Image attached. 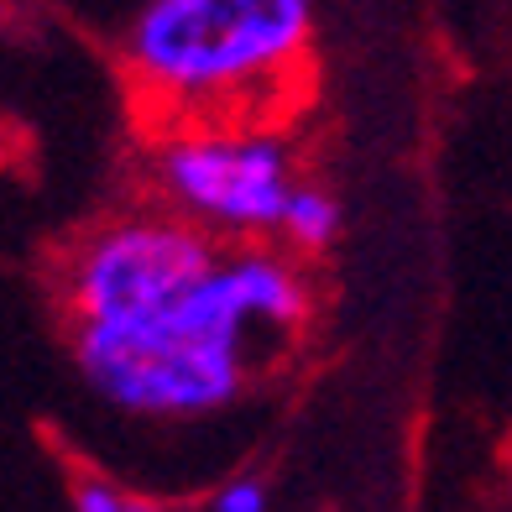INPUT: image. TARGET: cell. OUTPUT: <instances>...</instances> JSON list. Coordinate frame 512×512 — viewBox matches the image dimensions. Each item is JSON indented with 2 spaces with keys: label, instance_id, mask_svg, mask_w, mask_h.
<instances>
[{
  "label": "cell",
  "instance_id": "6da1fadb",
  "mask_svg": "<svg viewBox=\"0 0 512 512\" xmlns=\"http://www.w3.org/2000/svg\"><path fill=\"white\" fill-rule=\"evenodd\" d=\"M288 246H220L215 267L168 309L121 324H68L95 398L131 418H204L241 398L267 345L309 330L314 288Z\"/></svg>",
  "mask_w": 512,
  "mask_h": 512
},
{
  "label": "cell",
  "instance_id": "7a4b0ae2",
  "mask_svg": "<svg viewBox=\"0 0 512 512\" xmlns=\"http://www.w3.org/2000/svg\"><path fill=\"white\" fill-rule=\"evenodd\" d=\"M314 68V0H142L126 74L157 121H288Z\"/></svg>",
  "mask_w": 512,
  "mask_h": 512
},
{
  "label": "cell",
  "instance_id": "3957f363",
  "mask_svg": "<svg viewBox=\"0 0 512 512\" xmlns=\"http://www.w3.org/2000/svg\"><path fill=\"white\" fill-rule=\"evenodd\" d=\"M304 178L288 121L272 115H209L157 121L147 142L152 199L199 225L220 246L277 236L283 204Z\"/></svg>",
  "mask_w": 512,
  "mask_h": 512
},
{
  "label": "cell",
  "instance_id": "277c9868",
  "mask_svg": "<svg viewBox=\"0 0 512 512\" xmlns=\"http://www.w3.org/2000/svg\"><path fill=\"white\" fill-rule=\"evenodd\" d=\"M220 241L173 215L168 204H142L110 215L63 251L58 304L68 324H121L168 309L215 267Z\"/></svg>",
  "mask_w": 512,
  "mask_h": 512
},
{
  "label": "cell",
  "instance_id": "5b68a950",
  "mask_svg": "<svg viewBox=\"0 0 512 512\" xmlns=\"http://www.w3.org/2000/svg\"><path fill=\"white\" fill-rule=\"evenodd\" d=\"M340 230H345L340 199L324 189V183L298 178L288 204H283V220H277V241H283L293 256H304V262H309V256H324L340 241Z\"/></svg>",
  "mask_w": 512,
  "mask_h": 512
},
{
  "label": "cell",
  "instance_id": "8992f818",
  "mask_svg": "<svg viewBox=\"0 0 512 512\" xmlns=\"http://www.w3.org/2000/svg\"><path fill=\"white\" fill-rule=\"evenodd\" d=\"M209 512H272V492L262 476H230L225 486H215Z\"/></svg>",
  "mask_w": 512,
  "mask_h": 512
},
{
  "label": "cell",
  "instance_id": "52a82bcc",
  "mask_svg": "<svg viewBox=\"0 0 512 512\" xmlns=\"http://www.w3.org/2000/svg\"><path fill=\"white\" fill-rule=\"evenodd\" d=\"M74 512H131V492H121L105 476H79L74 481Z\"/></svg>",
  "mask_w": 512,
  "mask_h": 512
},
{
  "label": "cell",
  "instance_id": "ba28073f",
  "mask_svg": "<svg viewBox=\"0 0 512 512\" xmlns=\"http://www.w3.org/2000/svg\"><path fill=\"white\" fill-rule=\"evenodd\" d=\"M131 512H173V507H162V502H152V497H131Z\"/></svg>",
  "mask_w": 512,
  "mask_h": 512
}]
</instances>
